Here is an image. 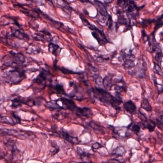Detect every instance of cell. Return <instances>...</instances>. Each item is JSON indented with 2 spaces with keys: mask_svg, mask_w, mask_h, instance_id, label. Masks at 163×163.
I'll return each instance as SVG.
<instances>
[{
  "mask_svg": "<svg viewBox=\"0 0 163 163\" xmlns=\"http://www.w3.org/2000/svg\"><path fill=\"white\" fill-rule=\"evenodd\" d=\"M51 80L50 74L47 71H43L40 73L38 78L35 79V82L39 85L46 86L47 82Z\"/></svg>",
  "mask_w": 163,
  "mask_h": 163,
  "instance_id": "5b68a950",
  "label": "cell"
},
{
  "mask_svg": "<svg viewBox=\"0 0 163 163\" xmlns=\"http://www.w3.org/2000/svg\"><path fill=\"white\" fill-rule=\"evenodd\" d=\"M130 0H117L118 6L123 8H126L129 4Z\"/></svg>",
  "mask_w": 163,
  "mask_h": 163,
  "instance_id": "44dd1931",
  "label": "cell"
},
{
  "mask_svg": "<svg viewBox=\"0 0 163 163\" xmlns=\"http://www.w3.org/2000/svg\"><path fill=\"white\" fill-rule=\"evenodd\" d=\"M79 1L82 2H91L90 0H79Z\"/></svg>",
  "mask_w": 163,
  "mask_h": 163,
  "instance_id": "e575fe53",
  "label": "cell"
},
{
  "mask_svg": "<svg viewBox=\"0 0 163 163\" xmlns=\"http://www.w3.org/2000/svg\"><path fill=\"white\" fill-rule=\"evenodd\" d=\"M108 162H112V163H113V162H118V163H120V161H118V160H116V159H110V160L108 161Z\"/></svg>",
  "mask_w": 163,
  "mask_h": 163,
  "instance_id": "836d02e7",
  "label": "cell"
},
{
  "mask_svg": "<svg viewBox=\"0 0 163 163\" xmlns=\"http://www.w3.org/2000/svg\"><path fill=\"white\" fill-rule=\"evenodd\" d=\"M92 91L95 98L100 101L107 105H110L117 111L120 110V105L123 102L122 100L117 98L109 92L104 91L100 88H92Z\"/></svg>",
  "mask_w": 163,
  "mask_h": 163,
  "instance_id": "6da1fadb",
  "label": "cell"
},
{
  "mask_svg": "<svg viewBox=\"0 0 163 163\" xmlns=\"http://www.w3.org/2000/svg\"><path fill=\"white\" fill-rule=\"evenodd\" d=\"M93 6L97 9V12H98L99 19L102 22H104L107 16L108 15V12L107 11L105 6L101 2L98 0H95L93 3Z\"/></svg>",
  "mask_w": 163,
  "mask_h": 163,
  "instance_id": "277c9868",
  "label": "cell"
},
{
  "mask_svg": "<svg viewBox=\"0 0 163 163\" xmlns=\"http://www.w3.org/2000/svg\"><path fill=\"white\" fill-rule=\"evenodd\" d=\"M153 71V72L157 74L159 76H162L163 75L162 68H161V67L159 66V64H157V63L154 62Z\"/></svg>",
  "mask_w": 163,
  "mask_h": 163,
  "instance_id": "ac0fdd59",
  "label": "cell"
},
{
  "mask_svg": "<svg viewBox=\"0 0 163 163\" xmlns=\"http://www.w3.org/2000/svg\"><path fill=\"white\" fill-rule=\"evenodd\" d=\"M124 108L127 112L130 114H133L137 112V106L132 100H130L125 102Z\"/></svg>",
  "mask_w": 163,
  "mask_h": 163,
  "instance_id": "52a82bcc",
  "label": "cell"
},
{
  "mask_svg": "<svg viewBox=\"0 0 163 163\" xmlns=\"http://www.w3.org/2000/svg\"><path fill=\"white\" fill-rule=\"evenodd\" d=\"M13 35L16 38L20 39H24L28 38L27 35L25 34L24 33L21 32L19 30H16L14 31L13 32Z\"/></svg>",
  "mask_w": 163,
  "mask_h": 163,
  "instance_id": "9a60e30c",
  "label": "cell"
},
{
  "mask_svg": "<svg viewBox=\"0 0 163 163\" xmlns=\"http://www.w3.org/2000/svg\"><path fill=\"white\" fill-rule=\"evenodd\" d=\"M53 90L55 91V92L59 94H63L65 93L63 86L61 85L57 84L52 86Z\"/></svg>",
  "mask_w": 163,
  "mask_h": 163,
  "instance_id": "d6986e66",
  "label": "cell"
},
{
  "mask_svg": "<svg viewBox=\"0 0 163 163\" xmlns=\"http://www.w3.org/2000/svg\"><path fill=\"white\" fill-rule=\"evenodd\" d=\"M101 147H102V145L98 143H95L92 145L93 149H97Z\"/></svg>",
  "mask_w": 163,
  "mask_h": 163,
  "instance_id": "d6a6232c",
  "label": "cell"
},
{
  "mask_svg": "<svg viewBox=\"0 0 163 163\" xmlns=\"http://www.w3.org/2000/svg\"><path fill=\"white\" fill-rule=\"evenodd\" d=\"M129 58H126L123 66L126 69H131L136 66L134 62V56L132 54L128 55Z\"/></svg>",
  "mask_w": 163,
  "mask_h": 163,
  "instance_id": "ba28073f",
  "label": "cell"
},
{
  "mask_svg": "<svg viewBox=\"0 0 163 163\" xmlns=\"http://www.w3.org/2000/svg\"><path fill=\"white\" fill-rule=\"evenodd\" d=\"M140 129H141L140 126L136 124L132 125L130 127V130L135 134H138L140 132Z\"/></svg>",
  "mask_w": 163,
  "mask_h": 163,
  "instance_id": "ffe728a7",
  "label": "cell"
},
{
  "mask_svg": "<svg viewBox=\"0 0 163 163\" xmlns=\"http://www.w3.org/2000/svg\"><path fill=\"white\" fill-rule=\"evenodd\" d=\"M88 28L92 31V35L96 39L99 44L101 46L104 45L108 43V40L106 38L105 35L104 33V31L100 30L95 26L92 25H90Z\"/></svg>",
  "mask_w": 163,
  "mask_h": 163,
  "instance_id": "3957f363",
  "label": "cell"
},
{
  "mask_svg": "<svg viewBox=\"0 0 163 163\" xmlns=\"http://www.w3.org/2000/svg\"><path fill=\"white\" fill-rule=\"evenodd\" d=\"M154 77H155V78H153V81L155 82V86H156L158 92L159 93H162V92H163V86H162V85L157 83L156 76H154Z\"/></svg>",
  "mask_w": 163,
  "mask_h": 163,
  "instance_id": "d4e9b609",
  "label": "cell"
},
{
  "mask_svg": "<svg viewBox=\"0 0 163 163\" xmlns=\"http://www.w3.org/2000/svg\"><path fill=\"white\" fill-rule=\"evenodd\" d=\"M155 59L158 63H160V64L162 63L163 61V53L161 50L157 52L155 55Z\"/></svg>",
  "mask_w": 163,
  "mask_h": 163,
  "instance_id": "7402d4cb",
  "label": "cell"
},
{
  "mask_svg": "<svg viewBox=\"0 0 163 163\" xmlns=\"http://www.w3.org/2000/svg\"><path fill=\"white\" fill-rule=\"evenodd\" d=\"M113 21H112V17L110 15H108V20L107 21L106 26L109 28H111L112 26Z\"/></svg>",
  "mask_w": 163,
  "mask_h": 163,
  "instance_id": "83f0119b",
  "label": "cell"
},
{
  "mask_svg": "<svg viewBox=\"0 0 163 163\" xmlns=\"http://www.w3.org/2000/svg\"><path fill=\"white\" fill-rule=\"evenodd\" d=\"M156 25L154 27V32H156L158 29L161 28L163 26V14L160 15V17L157 19L155 20Z\"/></svg>",
  "mask_w": 163,
  "mask_h": 163,
  "instance_id": "e0dca14e",
  "label": "cell"
},
{
  "mask_svg": "<svg viewBox=\"0 0 163 163\" xmlns=\"http://www.w3.org/2000/svg\"><path fill=\"white\" fill-rule=\"evenodd\" d=\"M46 1H49V2H51V3H53L52 0H46Z\"/></svg>",
  "mask_w": 163,
  "mask_h": 163,
  "instance_id": "8d00e7d4",
  "label": "cell"
},
{
  "mask_svg": "<svg viewBox=\"0 0 163 163\" xmlns=\"http://www.w3.org/2000/svg\"><path fill=\"white\" fill-rule=\"evenodd\" d=\"M143 125L144 126V128H146L150 132H152L155 130L156 123L155 121L150 120L149 121L147 120L146 123H143Z\"/></svg>",
  "mask_w": 163,
  "mask_h": 163,
  "instance_id": "4fadbf2b",
  "label": "cell"
},
{
  "mask_svg": "<svg viewBox=\"0 0 163 163\" xmlns=\"http://www.w3.org/2000/svg\"><path fill=\"white\" fill-rule=\"evenodd\" d=\"M25 74L21 69H15L10 71L7 74L6 79L8 82L12 84L20 82L24 79Z\"/></svg>",
  "mask_w": 163,
  "mask_h": 163,
  "instance_id": "7a4b0ae2",
  "label": "cell"
},
{
  "mask_svg": "<svg viewBox=\"0 0 163 163\" xmlns=\"http://www.w3.org/2000/svg\"><path fill=\"white\" fill-rule=\"evenodd\" d=\"M80 18L81 19V21H82V22H83V25H84L85 26H87L88 27L91 25V24H90V22H88V21L85 18L83 17L82 15H81V14L80 15Z\"/></svg>",
  "mask_w": 163,
  "mask_h": 163,
  "instance_id": "f1b7e54d",
  "label": "cell"
},
{
  "mask_svg": "<svg viewBox=\"0 0 163 163\" xmlns=\"http://www.w3.org/2000/svg\"><path fill=\"white\" fill-rule=\"evenodd\" d=\"M105 1L108 3H111V2H112V0H105Z\"/></svg>",
  "mask_w": 163,
  "mask_h": 163,
  "instance_id": "d590c367",
  "label": "cell"
},
{
  "mask_svg": "<svg viewBox=\"0 0 163 163\" xmlns=\"http://www.w3.org/2000/svg\"><path fill=\"white\" fill-rule=\"evenodd\" d=\"M60 69V71H61L62 72H63V73L65 74H75L77 73L76 72H74L72 71H69L68 69H67V68H64V67H62V68H59Z\"/></svg>",
  "mask_w": 163,
  "mask_h": 163,
  "instance_id": "4dcf8cb0",
  "label": "cell"
},
{
  "mask_svg": "<svg viewBox=\"0 0 163 163\" xmlns=\"http://www.w3.org/2000/svg\"><path fill=\"white\" fill-rule=\"evenodd\" d=\"M142 36H143V39L144 40V43H145L146 41L148 40L149 39V36H148L146 33H145V31L143 30L142 31Z\"/></svg>",
  "mask_w": 163,
  "mask_h": 163,
  "instance_id": "1f68e13d",
  "label": "cell"
},
{
  "mask_svg": "<svg viewBox=\"0 0 163 163\" xmlns=\"http://www.w3.org/2000/svg\"><path fill=\"white\" fill-rule=\"evenodd\" d=\"M131 24V22L130 21V20H128L124 15L120 14L118 16L117 22L116 23V28L123 25H126L128 26V27H130Z\"/></svg>",
  "mask_w": 163,
  "mask_h": 163,
  "instance_id": "9c48e42d",
  "label": "cell"
},
{
  "mask_svg": "<svg viewBox=\"0 0 163 163\" xmlns=\"http://www.w3.org/2000/svg\"><path fill=\"white\" fill-rule=\"evenodd\" d=\"M138 114L139 118L142 120L143 123H146L147 120H148L146 115L145 113H142L140 110L138 111Z\"/></svg>",
  "mask_w": 163,
  "mask_h": 163,
  "instance_id": "cb8c5ba5",
  "label": "cell"
},
{
  "mask_svg": "<svg viewBox=\"0 0 163 163\" xmlns=\"http://www.w3.org/2000/svg\"><path fill=\"white\" fill-rule=\"evenodd\" d=\"M126 57H127V55L126 54L124 50H122L120 52V55L119 57V60L120 61H123V60L124 59L126 58Z\"/></svg>",
  "mask_w": 163,
  "mask_h": 163,
  "instance_id": "f546056e",
  "label": "cell"
},
{
  "mask_svg": "<svg viewBox=\"0 0 163 163\" xmlns=\"http://www.w3.org/2000/svg\"><path fill=\"white\" fill-rule=\"evenodd\" d=\"M61 133L63 137L65 138V139L70 143H71L73 145H78L79 142L77 137L70 136L67 132L65 131V130H62L61 132Z\"/></svg>",
  "mask_w": 163,
  "mask_h": 163,
  "instance_id": "7c38bea8",
  "label": "cell"
},
{
  "mask_svg": "<svg viewBox=\"0 0 163 163\" xmlns=\"http://www.w3.org/2000/svg\"><path fill=\"white\" fill-rule=\"evenodd\" d=\"M89 125L92 128H93L95 130H98L99 131L102 132V129L100 128V126L98 125V124H96V123H94L93 122H92L91 123H90L89 124Z\"/></svg>",
  "mask_w": 163,
  "mask_h": 163,
  "instance_id": "4316f807",
  "label": "cell"
},
{
  "mask_svg": "<svg viewBox=\"0 0 163 163\" xmlns=\"http://www.w3.org/2000/svg\"><path fill=\"white\" fill-rule=\"evenodd\" d=\"M59 48V47L58 45H55L53 43H50L48 45V49L49 52L55 55H57V53L58 49Z\"/></svg>",
  "mask_w": 163,
  "mask_h": 163,
  "instance_id": "2e32d148",
  "label": "cell"
},
{
  "mask_svg": "<svg viewBox=\"0 0 163 163\" xmlns=\"http://www.w3.org/2000/svg\"><path fill=\"white\" fill-rule=\"evenodd\" d=\"M10 53L13 57L14 61L18 64H22L25 62V56L22 54L14 52L13 51H10Z\"/></svg>",
  "mask_w": 163,
  "mask_h": 163,
  "instance_id": "8fae6325",
  "label": "cell"
},
{
  "mask_svg": "<svg viewBox=\"0 0 163 163\" xmlns=\"http://www.w3.org/2000/svg\"><path fill=\"white\" fill-rule=\"evenodd\" d=\"M155 32H153L152 34L151 38L148 39V49L147 51L150 53H153L156 51L157 49L161 48V45L160 43H157L155 37Z\"/></svg>",
  "mask_w": 163,
  "mask_h": 163,
  "instance_id": "8992f818",
  "label": "cell"
},
{
  "mask_svg": "<svg viewBox=\"0 0 163 163\" xmlns=\"http://www.w3.org/2000/svg\"><path fill=\"white\" fill-rule=\"evenodd\" d=\"M155 22V19H144L143 20V22H142V25L144 26L147 27V26L150 25L151 24L154 22Z\"/></svg>",
  "mask_w": 163,
  "mask_h": 163,
  "instance_id": "484cf974",
  "label": "cell"
},
{
  "mask_svg": "<svg viewBox=\"0 0 163 163\" xmlns=\"http://www.w3.org/2000/svg\"><path fill=\"white\" fill-rule=\"evenodd\" d=\"M102 85L107 91H111L113 86L112 78L111 76H106L102 80Z\"/></svg>",
  "mask_w": 163,
  "mask_h": 163,
  "instance_id": "30bf717a",
  "label": "cell"
},
{
  "mask_svg": "<svg viewBox=\"0 0 163 163\" xmlns=\"http://www.w3.org/2000/svg\"><path fill=\"white\" fill-rule=\"evenodd\" d=\"M163 115L161 114L159 117L157 119V122H156V126L161 130H163Z\"/></svg>",
  "mask_w": 163,
  "mask_h": 163,
  "instance_id": "603a6c76",
  "label": "cell"
},
{
  "mask_svg": "<svg viewBox=\"0 0 163 163\" xmlns=\"http://www.w3.org/2000/svg\"><path fill=\"white\" fill-rule=\"evenodd\" d=\"M141 108H143L144 110L147 111L148 112H150L153 110L152 107L151 105L149 102L148 101V100L146 99H144L142 102H141Z\"/></svg>",
  "mask_w": 163,
  "mask_h": 163,
  "instance_id": "5bb4252c",
  "label": "cell"
}]
</instances>
